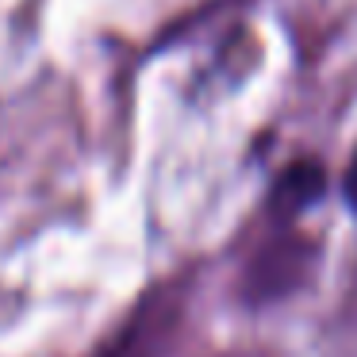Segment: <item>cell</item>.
<instances>
[{
	"label": "cell",
	"instance_id": "3",
	"mask_svg": "<svg viewBox=\"0 0 357 357\" xmlns=\"http://www.w3.org/2000/svg\"><path fill=\"white\" fill-rule=\"evenodd\" d=\"M323 185H326L323 165L311 162V158H300L296 165H288V169L280 173L277 188H273V211H277V215H284V219L300 215L303 208L319 204Z\"/></svg>",
	"mask_w": 357,
	"mask_h": 357
},
{
	"label": "cell",
	"instance_id": "5",
	"mask_svg": "<svg viewBox=\"0 0 357 357\" xmlns=\"http://www.w3.org/2000/svg\"><path fill=\"white\" fill-rule=\"evenodd\" d=\"M219 357H273L265 349H231V354H219Z\"/></svg>",
	"mask_w": 357,
	"mask_h": 357
},
{
	"label": "cell",
	"instance_id": "1",
	"mask_svg": "<svg viewBox=\"0 0 357 357\" xmlns=\"http://www.w3.org/2000/svg\"><path fill=\"white\" fill-rule=\"evenodd\" d=\"M185 284H158L139 300L116 338L96 349V357H169L185 326Z\"/></svg>",
	"mask_w": 357,
	"mask_h": 357
},
{
	"label": "cell",
	"instance_id": "2",
	"mask_svg": "<svg viewBox=\"0 0 357 357\" xmlns=\"http://www.w3.org/2000/svg\"><path fill=\"white\" fill-rule=\"evenodd\" d=\"M311 261H315V242L303 238L296 231H280L250 257L246 273H242V300L250 307L261 303H277L292 296L296 288L307 280Z\"/></svg>",
	"mask_w": 357,
	"mask_h": 357
},
{
	"label": "cell",
	"instance_id": "4",
	"mask_svg": "<svg viewBox=\"0 0 357 357\" xmlns=\"http://www.w3.org/2000/svg\"><path fill=\"white\" fill-rule=\"evenodd\" d=\"M342 188H346L349 208L357 211V150H354V162H349V169H346V181H342Z\"/></svg>",
	"mask_w": 357,
	"mask_h": 357
}]
</instances>
